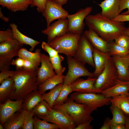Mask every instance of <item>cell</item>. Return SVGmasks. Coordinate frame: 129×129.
<instances>
[{
	"label": "cell",
	"mask_w": 129,
	"mask_h": 129,
	"mask_svg": "<svg viewBox=\"0 0 129 129\" xmlns=\"http://www.w3.org/2000/svg\"><path fill=\"white\" fill-rule=\"evenodd\" d=\"M127 9V10L121 14L123 15L129 14V0H120L119 13L120 14L124 10Z\"/></svg>",
	"instance_id": "b9f144b4"
},
{
	"label": "cell",
	"mask_w": 129,
	"mask_h": 129,
	"mask_svg": "<svg viewBox=\"0 0 129 129\" xmlns=\"http://www.w3.org/2000/svg\"><path fill=\"white\" fill-rule=\"evenodd\" d=\"M10 26L12 29L14 38L21 44L30 46L31 47L29 49L30 51L32 52L34 51L35 47L40 44L39 41L28 37L21 33L15 24L11 23Z\"/></svg>",
	"instance_id": "cb8c5ba5"
},
{
	"label": "cell",
	"mask_w": 129,
	"mask_h": 129,
	"mask_svg": "<svg viewBox=\"0 0 129 129\" xmlns=\"http://www.w3.org/2000/svg\"></svg>",
	"instance_id": "9f6ffc18"
},
{
	"label": "cell",
	"mask_w": 129,
	"mask_h": 129,
	"mask_svg": "<svg viewBox=\"0 0 129 129\" xmlns=\"http://www.w3.org/2000/svg\"><path fill=\"white\" fill-rule=\"evenodd\" d=\"M4 129V127L3 125L1 124H0V129Z\"/></svg>",
	"instance_id": "11a10c76"
},
{
	"label": "cell",
	"mask_w": 129,
	"mask_h": 129,
	"mask_svg": "<svg viewBox=\"0 0 129 129\" xmlns=\"http://www.w3.org/2000/svg\"><path fill=\"white\" fill-rule=\"evenodd\" d=\"M73 92L70 85L63 84L59 96L55 102L54 105H60L64 104L68 96Z\"/></svg>",
	"instance_id": "836d02e7"
},
{
	"label": "cell",
	"mask_w": 129,
	"mask_h": 129,
	"mask_svg": "<svg viewBox=\"0 0 129 129\" xmlns=\"http://www.w3.org/2000/svg\"><path fill=\"white\" fill-rule=\"evenodd\" d=\"M33 128L34 129H58L59 127L57 124H51L37 116L33 118Z\"/></svg>",
	"instance_id": "d6a6232c"
},
{
	"label": "cell",
	"mask_w": 129,
	"mask_h": 129,
	"mask_svg": "<svg viewBox=\"0 0 129 129\" xmlns=\"http://www.w3.org/2000/svg\"><path fill=\"white\" fill-rule=\"evenodd\" d=\"M129 81L117 79L113 86L102 91L101 93L106 97L112 98L118 95L129 96Z\"/></svg>",
	"instance_id": "ac0fdd59"
},
{
	"label": "cell",
	"mask_w": 129,
	"mask_h": 129,
	"mask_svg": "<svg viewBox=\"0 0 129 129\" xmlns=\"http://www.w3.org/2000/svg\"><path fill=\"white\" fill-rule=\"evenodd\" d=\"M57 2L61 5H63L65 4L68 0H54Z\"/></svg>",
	"instance_id": "f5cc1de1"
},
{
	"label": "cell",
	"mask_w": 129,
	"mask_h": 129,
	"mask_svg": "<svg viewBox=\"0 0 129 129\" xmlns=\"http://www.w3.org/2000/svg\"><path fill=\"white\" fill-rule=\"evenodd\" d=\"M0 18L2 20L6 22H8L9 20V18L5 16L2 13L1 8H0Z\"/></svg>",
	"instance_id": "f907efd6"
},
{
	"label": "cell",
	"mask_w": 129,
	"mask_h": 129,
	"mask_svg": "<svg viewBox=\"0 0 129 129\" xmlns=\"http://www.w3.org/2000/svg\"><path fill=\"white\" fill-rule=\"evenodd\" d=\"M68 21L67 18H63L52 23L42 30V32L47 36L48 42L56 37L62 35L68 32Z\"/></svg>",
	"instance_id": "5bb4252c"
},
{
	"label": "cell",
	"mask_w": 129,
	"mask_h": 129,
	"mask_svg": "<svg viewBox=\"0 0 129 129\" xmlns=\"http://www.w3.org/2000/svg\"><path fill=\"white\" fill-rule=\"evenodd\" d=\"M70 97L75 102L85 104L94 111L99 108L108 105L111 98H107L101 93H82L74 91Z\"/></svg>",
	"instance_id": "8992f818"
},
{
	"label": "cell",
	"mask_w": 129,
	"mask_h": 129,
	"mask_svg": "<svg viewBox=\"0 0 129 129\" xmlns=\"http://www.w3.org/2000/svg\"><path fill=\"white\" fill-rule=\"evenodd\" d=\"M111 124V119L108 117L105 120L103 125L100 128V129H110V126Z\"/></svg>",
	"instance_id": "c3c4849f"
},
{
	"label": "cell",
	"mask_w": 129,
	"mask_h": 129,
	"mask_svg": "<svg viewBox=\"0 0 129 129\" xmlns=\"http://www.w3.org/2000/svg\"><path fill=\"white\" fill-rule=\"evenodd\" d=\"M112 58L116 68L118 79L129 81V54L124 56H114Z\"/></svg>",
	"instance_id": "e0dca14e"
},
{
	"label": "cell",
	"mask_w": 129,
	"mask_h": 129,
	"mask_svg": "<svg viewBox=\"0 0 129 129\" xmlns=\"http://www.w3.org/2000/svg\"><path fill=\"white\" fill-rule=\"evenodd\" d=\"M63 72L56 74L54 76L49 78L38 86V90L42 95L48 90H50L60 83H63L64 76Z\"/></svg>",
	"instance_id": "484cf974"
},
{
	"label": "cell",
	"mask_w": 129,
	"mask_h": 129,
	"mask_svg": "<svg viewBox=\"0 0 129 129\" xmlns=\"http://www.w3.org/2000/svg\"><path fill=\"white\" fill-rule=\"evenodd\" d=\"M120 0H104L98 4L102 9L101 13L104 16L112 20L120 14Z\"/></svg>",
	"instance_id": "d6986e66"
},
{
	"label": "cell",
	"mask_w": 129,
	"mask_h": 129,
	"mask_svg": "<svg viewBox=\"0 0 129 129\" xmlns=\"http://www.w3.org/2000/svg\"><path fill=\"white\" fill-rule=\"evenodd\" d=\"M117 79V69L111 57L103 71L97 78L94 86L97 89L102 91L113 86Z\"/></svg>",
	"instance_id": "ba28073f"
},
{
	"label": "cell",
	"mask_w": 129,
	"mask_h": 129,
	"mask_svg": "<svg viewBox=\"0 0 129 129\" xmlns=\"http://www.w3.org/2000/svg\"><path fill=\"white\" fill-rule=\"evenodd\" d=\"M22 109L27 111L33 109L43 100L38 90L33 91L28 93L23 98Z\"/></svg>",
	"instance_id": "d4e9b609"
},
{
	"label": "cell",
	"mask_w": 129,
	"mask_h": 129,
	"mask_svg": "<svg viewBox=\"0 0 129 129\" xmlns=\"http://www.w3.org/2000/svg\"><path fill=\"white\" fill-rule=\"evenodd\" d=\"M23 123V116L20 111L11 116L3 125L5 129H19L22 128Z\"/></svg>",
	"instance_id": "f1b7e54d"
},
{
	"label": "cell",
	"mask_w": 129,
	"mask_h": 129,
	"mask_svg": "<svg viewBox=\"0 0 129 129\" xmlns=\"http://www.w3.org/2000/svg\"><path fill=\"white\" fill-rule=\"evenodd\" d=\"M48 122L57 125L61 129H75L76 127L74 119L68 113L63 110L51 108L45 116L36 115Z\"/></svg>",
	"instance_id": "52a82bcc"
},
{
	"label": "cell",
	"mask_w": 129,
	"mask_h": 129,
	"mask_svg": "<svg viewBox=\"0 0 129 129\" xmlns=\"http://www.w3.org/2000/svg\"><path fill=\"white\" fill-rule=\"evenodd\" d=\"M24 117V123L22 128L23 129H33V118L35 115L33 110L27 111L22 109L21 111Z\"/></svg>",
	"instance_id": "e575fe53"
},
{
	"label": "cell",
	"mask_w": 129,
	"mask_h": 129,
	"mask_svg": "<svg viewBox=\"0 0 129 129\" xmlns=\"http://www.w3.org/2000/svg\"><path fill=\"white\" fill-rule=\"evenodd\" d=\"M14 72V70H10L1 71L0 73V84L4 80L10 77H12Z\"/></svg>",
	"instance_id": "7bdbcfd3"
},
{
	"label": "cell",
	"mask_w": 129,
	"mask_h": 129,
	"mask_svg": "<svg viewBox=\"0 0 129 129\" xmlns=\"http://www.w3.org/2000/svg\"><path fill=\"white\" fill-rule=\"evenodd\" d=\"M110 129H126L125 125L121 124H111Z\"/></svg>",
	"instance_id": "681fc988"
},
{
	"label": "cell",
	"mask_w": 129,
	"mask_h": 129,
	"mask_svg": "<svg viewBox=\"0 0 129 129\" xmlns=\"http://www.w3.org/2000/svg\"><path fill=\"white\" fill-rule=\"evenodd\" d=\"M32 3L31 5V7L36 6L38 13H42L44 10L47 0H32Z\"/></svg>",
	"instance_id": "60d3db41"
},
{
	"label": "cell",
	"mask_w": 129,
	"mask_h": 129,
	"mask_svg": "<svg viewBox=\"0 0 129 129\" xmlns=\"http://www.w3.org/2000/svg\"><path fill=\"white\" fill-rule=\"evenodd\" d=\"M110 109L113 115L111 119V124H117L125 125V116L118 108L111 104Z\"/></svg>",
	"instance_id": "1f68e13d"
},
{
	"label": "cell",
	"mask_w": 129,
	"mask_h": 129,
	"mask_svg": "<svg viewBox=\"0 0 129 129\" xmlns=\"http://www.w3.org/2000/svg\"><path fill=\"white\" fill-rule=\"evenodd\" d=\"M108 54L111 56H124L129 54V49L121 47L113 41L108 42Z\"/></svg>",
	"instance_id": "4dcf8cb0"
},
{
	"label": "cell",
	"mask_w": 129,
	"mask_h": 129,
	"mask_svg": "<svg viewBox=\"0 0 129 129\" xmlns=\"http://www.w3.org/2000/svg\"><path fill=\"white\" fill-rule=\"evenodd\" d=\"M93 48L89 40L82 34L76 52L73 58L84 65L87 64L95 68L93 55Z\"/></svg>",
	"instance_id": "30bf717a"
},
{
	"label": "cell",
	"mask_w": 129,
	"mask_h": 129,
	"mask_svg": "<svg viewBox=\"0 0 129 129\" xmlns=\"http://www.w3.org/2000/svg\"><path fill=\"white\" fill-rule=\"evenodd\" d=\"M62 6L54 0H47L45 8L42 12L46 19L47 27L55 20L67 18L68 12Z\"/></svg>",
	"instance_id": "7c38bea8"
},
{
	"label": "cell",
	"mask_w": 129,
	"mask_h": 129,
	"mask_svg": "<svg viewBox=\"0 0 129 129\" xmlns=\"http://www.w3.org/2000/svg\"></svg>",
	"instance_id": "6f0895ef"
},
{
	"label": "cell",
	"mask_w": 129,
	"mask_h": 129,
	"mask_svg": "<svg viewBox=\"0 0 129 129\" xmlns=\"http://www.w3.org/2000/svg\"><path fill=\"white\" fill-rule=\"evenodd\" d=\"M52 108L61 110L68 113L73 118L76 127L93 119L91 114L94 111L92 109L85 104L76 102L70 97L63 104L54 105Z\"/></svg>",
	"instance_id": "3957f363"
},
{
	"label": "cell",
	"mask_w": 129,
	"mask_h": 129,
	"mask_svg": "<svg viewBox=\"0 0 129 129\" xmlns=\"http://www.w3.org/2000/svg\"><path fill=\"white\" fill-rule=\"evenodd\" d=\"M124 33L127 35L129 37V26L127 27H126Z\"/></svg>",
	"instance_id": "db71d44e"
},
{
	"label": "cell",
	"mask_w": 129,
	"mask_h": 129,
	"mask_svg": "<svg viewBox=\"0 0 129 129\" xmlns=\"http://www.w3.org/2000/svg\"><path fill=\"white\" fill-rule=\"evenodd\" d=\"M32 3V0H0L2 7L14 12L27 10Z\"/></svg>",
	"instance_id": "7402d4cb"
},
{
	"label": "cell",
	"mask_w": 129,
	"mask_h": 129,
	"mask_svg": "<svg viewBox=\"0 0 129 129\" xmlns=\"http://www.w3.org/2000/svg\"><path fill=\"white\" fill-rule=\"evenodd\" d=\"M50 61L52 64L56 74L64 71L65 68L63 67L61 63L64 60V58L60 54L52 57H49Z\"/></svg>",
	"instance_id": "d590c367"
},
{
	"label": "cell",
	"mask_w": 129,
	"mask_h": 129,
	"mask_svg": "<svg viewBox=\"0 0 129 129\" xmlns=\"http://www.w3.org/2000/svg\"><path fill=\"white\" fill-rule=\"evenodd\" d=\"M112 20L117 22H129V14L123 15L120 14Z\"/></svg>",
	"instance_id": "bcb514c9"
},
{
	"label": "cell",
	"mask_w": 129,
	"mask_h": 129,
	"mask_svg": "<svg viewBox=\"0 0 129 129\" xmlns=\"http://www.w3.org/2000/svg\"><path fill=\"white\" fill-rule=\"evenodd\" d=\"M23 45L15 39L0 43V71L10 70L13 58L18 57L19 50Z\"/></svg>",
	"instance_id": "5b68a950"
},
{
	"label": "cell",
	"mask_w": 129,
	"mask_h": 129,
	"mask_svg": "<svg viewBox=\"0 0 129 129\" xmlns=\"http://www.w3.org/2000/svg\"><path fill=\"white\" fill-rule=\"evenodd\" d=\"M125 125L126 129H129V116H125Z\"/></svg>",
	"instance_id": "816d5d0a"
},
{
	"label": "cell",
	"mask_w": 129,
	"mask_h": 129,
	"mask_svg": "<svg viewBox=\"0 0 129 129\" xmlns=\"http://www.w3.org/2000/svg\"><path fill=\"white\" fill-rule=\"evenodd\" d=\"M23 59L24 64L23 68L24 69L28 70H36L38 68L31 61L26 59Z\"/></svg>",
	"instance_id": "f6af8a7d"
},
{
	"label": "cell",
	"mask_w": 129,
	"mask_h": 129,
	"mask_svg": "<svg viewBox=\"0 0 129 129\" xmlns=\"http://www.w3.org/2000/svg\"><path fill=\"white\" fill-rule=\"evenodd\" d=\"M14 39L11 28H9L6 30L0 31V43Z\"/></svg>",
	"instance_id": "f35d334b"
},
{
	"label": "cell",
	"mask_w": 129,
	"mask_h": 129,
	"mask_svg": "<svg viewBox=\"0 0 129 129\" xmlns=\"http://www.w3.org/2000/svg\"><path fill=\"white\" fill-rule=\"evenodd\" d=\"M23 99L14 101L8 98L3 103H0V122L3 125L11 116L21 111Z\"/></svg>",
	"instance_id": "4fadbf2b"
},
{
	"label": "cell",
	"mask_w": 129,
	"mask_h": 129,
	"mask_svg": "<svg viewBox=\"0 0 129 129\" xmlns=\"http://www.w3.org/2000/svg\"><path fill=\"white\" fill-rule=\"evenodd\" d=\"M41 54L39 48L37 49L34 52H32L26 48L22 47L19 50L18 57L28 60L38 67L41 63Z\"/></svg>",
	"instance_id": "83f0119b"
},
{
	"label": "cell",
	"mask_w": 129,
	"mask_h": 129,
	"mask_svg": "<svg viewBox=\"0 0 129 129\" xmlns=\"http://www.w3.org/2000/svg\"><path fill=\"white\" fill-rule=\"evenodd\" d=\"M110 102L120 109L125 116L129 117V96L122 95L113 97Z\"/></svg>",
	"instance_id": "4316f807"
},
{
	"label": "cell",
	"mask_w": 129,
	"mask_h": 129,
	"mask_svg": "<svg viewBox=\"0 0 129 129\" xmlns=\"http://www.w3.org/2000/svg\"><path fill=\"white\" fill-rule=\"evenodd\" d=\"M68 70L64 76L63 84L70 85L81 77H95L93 73L90 72L84 65L75 59L73 57H67Z\"/></svg>",
	"instance_id": "9c48e42d"
},
{
	"label": "cell",
	"mask_w": 129,
	"mask_h": 129,
	"mask_svg": "<svg viewBox=\"0 0 129 129\" xmlns=\"http://www.w3.org/2000/svg\"><path fill=\"white\" fill-rule=\"evenodd\" d=\"M63 84L62 83L58 85L50 90L49 92L42 95L43 100L46 102L51 108H53L59 96Z\"/></svg>",
	"instance_id": "f546056e"
},
{
	"label": "cell",
	"mask_w": 129,
	"mask_h": 129,
	"mask_svg": "<svg viewBox=\"0 0 129 129\" xmlns=\"http://www.w3.org/2000/svg\"><path fill=\"white\" fill-rule=\"evenodd\" d=\"M97 78L88 76L86 80L79 78L70 85L73 92L77 91L82 93H101L102 91L97 89L94 86Z\"/></svg>",
	"instance_id": "2e32d148"
},
{
	"label": "cell",
	"mask_w": 129,
	"mask_h": 129,
	"mask_svg": "<svg viewBox=\"0 0 129 129\" xmlns=\"http://www.w3.org/2000/svg\"><path fill=\"white\" fill-rule=\"evenodd\" d=\"M92 120L84 122L78 125L75 129H92L93 127L90 125V123Z\"/></svg>",
	"instance_id": "7dc6e473"
},
{
	"label": "cell",
	"mask_w": 129,
	"mask_h": 129,
	"mask_svg": "<svg viewBox=\"0 0 129 129\" xmlns=\"http://www.w3.org/2000/svg\"><path fill=\"white\" fill-rule=\"evenodd\" d=\"M85 20L89 28L94 30L108 42L114 40L124 33L126 28L124 22L114 21L102 16L101 13L89 14Z\"/></svg>",
	"instance_id": "6da1fadb"
},
{
	"label": "cell",
	"mask_w": 129,
	"mask_h": 129,
	"mask_svg": "<svg viewBox=\"0 0 129 129\" xmlns=\"http://www.w3.org/2000/svg\"><path fill=\"white\" fill-rule=\"evenodd\" d=\"M41 56V66L38 68L37 72V81L38 85L56 75L49 56L42 54Z\"/></svg>",
	"instance_id": "9a60e30c"
},
{
	"label": "cell",
	"mask_w": 129,
	"mask_h": 129,
	"mask_svg": "<svg viewBox=\"0 0 129 129\" xmlns=\"http://www.w3.org/2000/svg\"><path fill=\"white\" fill-rule=\"evenodd\" d=\"M51 108L46 102L43 100L33 109L35 115L45 116L48 114Z\"/></svg>",
	"instance_id": "8d00e7d4"
},
{
	"label": "cell",
	"mask_w": 129,
	"mask_h": 129,
	"mask_svg": "<svg viewBox=\"0 0 129 129\" xmlns=\"http://www.w3.org/2000/svg\"><path fill=\"white\" fill-rule=\"evenodd\" d=\"M37 69H27L23 67L16 69L12 77L16 90L14 95L10 98L13 100L23 99L29 93L38 89Z\"/></svg>",
	"instance_id": "7a4b0ae2"
},
{
	"label": "cell",
	"mask_w": 129,
	"mask_h": 129,
	"mask_svg": "<svg viewBox=\"0 0 129 129\" xmlns=\"http://www.w3.org/2000/svg\"><path fill=\"white\" fill-rule=\"evenodd\" d=\"M93 58L95 65L93 73L97 78L105 68L108 60L111 57L108 53L103 52L94 48Z\"/></svg>",
	"instance_id": "ffe728a7"
},
{
	"label": "cell",
	"mask_w": 129,
	"mask_h": 129,
	"mask_svg": "<svg viewBox=\"0 0 129 129\" xmlns=\"http://www.w3.org/2000/svg\"><path fill=\"white\" fill-rule=\"evenodd\" d=\"M24 60L23 59L18 57L16 59H13L12 60L11 64L15 66L16 69H18L23 67Z\"/></svg>",
	"instance_id": "ee69618b"
},
{
	"label": "cell",
	"mask_w": 129,
	"mask_h": 129,
	"mask_svg": "<svg viewBox=\"0 0 129 129\" xmlns=\"http://www.w3.org/2000/svg\"><path fill=\"white\" fill-rule=\"evenodd\" d=\"M83 34L94 48L100 51L108 53V42L100 37L94 30L89 28L84 32Z\"/></svg>",
	"instance_id": "44dd1931"
},
{
	"label": "cell",
	"mask_w": 129,
	"mask_h": 129,
	"mask_svg": "<svg viewBox=\"0 0 129 129\" xmlns=\"http://www.w3.org/2000/svg\"><path fill=\"white\" fill-rule=\"evenodd\" d=\"M114 40L118 45L129 49V37L125 34H121Z\"/></svg>",
	"instance_id": "74e56055"
},
{
	"label": "cell",
	"mask_w": 129,
	"mask_h": 129,
	"mask_svg": "<svg viewBox=\"0 0 129 129\" xmlns=\"http://www.w3.org/2000/svg\"><path fill=\"white\" fill-rule=\"evenodd\" d=\"M42 49L48 53L49 57H52L57 55L59 52L52 47L48 43L43 41L41 44Z\"/></svg>",
	"instance_id": "ab89813d"
},
{
	"label": "cell",
	"mask_w": 129,
	"mask_h": 129,
	"mask_svg": "<svg viewBox=\"0 0 129 129\" xmlns=\"http://www.w3.org/2000/svg\"><path fill=\"white\" fill-rule=\"evenodd\" d=\"M0 102H4L14 93L16 90L15 83L13 77H9L4 80L0 84Z\"/></svg>",
	"instance_id": "603a6c76"
},
{
	"label": "cell",
	"mask_w": 129,
	"mask_h": 129,
	"mask_svg": "<svg viewBox=\"0 0 129 129\" xmlns=\"http://www.w3.org/2000/svg\"><path fill=\"white\" fill-rule=\"evenodd\" d=\"M81 35L68 32L47 43L59 53L73 57L77 50Z\"/></svg>",
	"instance_id": "277c9868"
},
{
	"label": "cell",
	"mask_w": 129,
	"mask_h": 129,
	"mask_svg": "<svg viewBox=\"0 0 129 129\" xmlns=\"http://www.w3.org/2000/svg\"><path fill=\"white\" fill-rule=\"evenodd\" d=\"M92 8L88 6L81 9L75 13L69 15L68 32L82 35L83 33L85 23L84 20L92 11Z\"/></svg>",
	"instance_id": "8fae6325"
}]
</instances>
